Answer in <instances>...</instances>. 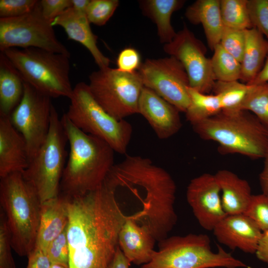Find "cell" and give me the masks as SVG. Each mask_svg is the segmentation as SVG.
Wrapping results in <instances>:
<instances>
[{"mask_svg":"<svg viewBox=\"0 0 268 268\" xmlns=\"http://www.w3.org/2000/svg\"><path fill=\"white\" fill-rule=\"evenodd\" d=\"M103 183L126 218L147 228L156 241L167 237L177 221L176 186L171 175L148 158L127 155L114 164Z\"/></svg>","mask_w":268,"mask_h":268,"instance_id":"obj_1","label":"cell"},{"mask_svg":"<svg viewBox=\"0 0 268 268\" xmlns=\"http://www.w3.org/2000/svg\"><path fill=\"white\" fill-rule=\"evenodd\" d=\"M66 197L69 268H107L126 220L119 204L103 182L83 195Z\"/></svg>","mask_w":268,"mask_h":268,"instance_id":"obj_2","label":"cell"},{"mask_svg":"<svg viewBox=\"0 0 268 268\" xmlns=\"http://www.w3.org/2000/svg\"><path fill=\"white\" fill-rule=\"evenodd\" d=\"M69 152L60 184V194L83 195L98 188L114 165V150L102 139L76 128L64 114L61 118Z\"/></svg>","mask_w":268,"mask_h":268,"instance_id":"obj_3","label":"cell"},{"mask_svg":"<svg viewBox=\"0 0 268 268\" xmlns=\"http://www.w3.org/2000/svg\"><path fill=\"white\" fill-rule=\"evenodd\" d=\"M0 204L12 249L19 256L28 257L35 247L42 203L22 173L0 178Z\"/></svg>","mask_w":268,"mask_h":268,"instance_id":"obj_4","label":"cell"},{"mask_svg":"<svg viewBox=\"0 0 268 268\" xmlns=\"http://www.w3.org/2000/svg\"><path fill=\"white\" fill-rule=\"evenodd\" d=\"M193 128L202 139L218 143L223 152L252 159L264 158L268 154V129L246 111L232 114L221 112Z\"/></svg>","mask_w":268,"mask_h":268,"instance_id":"obj_5","label":"cell"},{"mask_svg":"<svg viewBox=\"0 0 268 268\" xmlns=\"http://www.w3.org/2000/svg\"><path fill=\"white\" fill-rule=\"evenodd\" d=\"M209 236L190 233L158 242L159 250L140 268H250L217 245L213 252Z\"/></svg>","mask_w":268,"mask_h":268,"instance_id":"obj_6","label":"cell"},{"mask_svg":"<svg viewBox=\"0 0 268 268\" xmlns=\"http://www.w3.org/2000/svg\"><path fill=\"white\" fill-rule=\"evenodd\" d=\"M2 52L24 82L39 92L51 98L71 97L70 56L35 48H9Z\"/></svg>","mask_w":268,"mask_h":268,"instance_id":"obj_7","label":"cell"},{"mask_svg":"<svg viewBox=\"0 0 268 268\" xmlns=\"http://www.w3.org/2000/svg\"><path fill=\"white\" fill-rule=\"evenodd\" d=\"M70 104L65 114L83 132L108 143L115 152L126 153L133 128L125 120H118L106 112L95 100L88 84L80 82L73 87Z\"/></svg>","mask_w":268,"mask_h":268,"instance_id":"obj_8","label":"cell"},{"mask_svg":"<svg viewBox=\"0 0 268 268\" xmlns=\"http://www.w3.org/2000/svg\"><path fill=\"white\" fill-rule=\"evenodd\" d=\"M67 141L61 119L53 105L47 136L22 172L41 203L57 197L66 166Z\"/></svg>","mask_w":268,"mask_h":268,"instance_id":"obj_9","label":"cell"},{"mask_svg":"<svg viewBox=\"0 0 268 268\" xmlns=\"http://www.w3.org/2000/svg\"><path fill=\"white\" fill-rule=\"evenodd\" d=\"M88 86L103 109L118 120L138 114L139 97L144 87L138 72L127 73L108 67L92 72Z\"/></svg>","mask_w":268,"mask_h":268,"instance_id":"obj_10","label":"cell"},{"mask_svg":"<svg viewBox=\"0 0 268 268\" xmlns=\"http://www.w3.org/2000/svg\"><path fill=\"white\" fill-rule=\"evenodd\" d=\"M35 48L70 56L57 38L52 21L42 14L40 1L30 12L17 17L0 18V51Z\"/></svg>","mask_w":268,"mask_h":268,"instance_id":"obj_11","label":"cell"},{"mask_svg":"<svg viewBox=\"0 0 268 268\" xmlns=\"http://www.w3.org/2000/svg\"><path fill=\"white\" fill-rule=\"evenodd\" d=\"M137 71L144 87L153 90L180 112H186L190 104L189 80L179 61L172 56L147 59Z\"/></svg>","mask_w":268,"mask_h":268,"instance_id":"obj_12","label":"cell"},{"mask_svg":"<svg viewBox=\"0 0 268 268\" xmlns=\"http://www.w3.org/2000/svg\"><path fill=\"white\" fill-rule=\"evenodd\" d=\"M51 99L24 82L23 97L10 116L12 124L25 140L29 161L48 134L53 105Z\"/></svg>","mask_w":268,"mask_h":268,"instance_id":"obj_13","label":"cell"},{"mask_svg":"<svg viewBox=\"0 0 268 268\" xmlns=\"http://www.w3.org/2000/svg\"><path fill=\"white\" fill-rule=\"evenodd\" d=\"M163 50L182 64L189 87L204 93L212 90L215 80L210 58L206 56V48L186 25L171 42L164 45Z\"/></svg>","mask_w":268,"mask_h":268,"instance_id":"obj_14","label":"cell"},{"mask_svg":"<svg viewBox=\"0 0 268 268\" xmlns=\"http://www.w3.org/2000/svg\"><path fill=\"white\" fill-rule=\"evenodd\" d=\"M221 190L215 175L203 173L192 179L186 192L188 203L200 225L212 231L227 214L224 211Z\"/></svg>","mask_w":268,"mask_h":268,"instance_id":"obj_15","label":"cell"},{"mask_svg":"<svg viewBox=\"0 0 268 268\" xmlns=\"http://www.w3.org/2000/svg\"><path fill=\"white\" fill-rule=\"evenodd\" d=\"M179 111L153 90L144 87L141 92L138 114L148 122L158 138H168L182 126Z\"/></svg>","mask_w":268,"mask_h":268,"instance_id":"obj_16","label":"cell"},{"mask_svg":"<svg viewBox=\"0 0 268 268\" xmlns=\"http://www.w3.org/2000/svg\"><path fill=\"white\" fill-rule=\"evenodd\" d=\"M212 231L220 243L232 250L238 249L251 254H255L263 233L245 214L227 215Z\"/></svg>","mask_w":268,"mask_h":268,"instance_id":"obj_17","label":"cell"},{"mask_svg":"<svg viewBox=\"0 0 268 268\" xmlns=\"http://www.w3.org/2000/svg\"><path fill=\"white\" fill-rule=\"evenodd\" d=\"M29 162L25 140L10 117L0 115V178L22 173Z\"/></svg>","mask_w":268,"mask_h":268,"instance_id":"obj_18","label":"cell"},{"mask_svg":"<svg viewBox=\"0 0 268 268\" xmlns=\"http://www.w3.org/2000/svg\"><path fill=\"white\" fill-rule=\"evenodd\" d=\"M90 24L86 14L79 12L71 7L52 22L53 26L62 27L68 39L78 42L85 47L100 69L109 67L111 61L98 47V37L93 33Z\"/></svg>","mask_w":268,"mask_h":268,"instance_id":"obj_19","label":"cell"},{"mask_svg":"<svg viewBox=\"0 0 268 268\" xmlns=\"http://www.w3.org/2000/svg\"><path fill=\"white\" fill-rule=\"evenodd\" d=\"M156 241L147 228L129 218H126L118 237V245L124 255L131 263L137 265L151 261L155 251Z\"/></svg>","mask_w":268,"mask_h":268,"instance_id":"obj_20","label":"cell"},{"mask_svg":"<svg viewBox=\"0 0 268 268\" xmlns=\"http://www.w3.org/2000/svg\"><path fill=\"white\" fill-rule=\"evenodd\" d=\"M67 197L61 194L42 203L35 247L46 252L50 243L67 227Z\"/></svg>","mask_w":268,"mask_h":268,"instance_id":"obj_21","label":"cell"},{"mask_svg":"<svg viewBox=\"0 0 268 268\" xmlns=\"http://www.w3.org/2000/svg\"><path fill=\"white\" fill-rule=\"evenodd\" d=\"M214 175L220 186L222 205L226 213L244 214L253 196L248 181L226 169L218 170Z\"/></svg>","mask_w":268,"mask_h":268,"instance_id":"obj_22","label":"cell"},{"mask_svg":"<svg viewBox=\"0 0 268 268\" xmlns=\"http://www.w3.org/2000/svg\"><path fill=\"white\" fill-rule=\"evenodd\" d=\"M185 16L192 24L202 25L208 46L213 51L220 43L224 27L220 0H198L188 7Z\"/></svg>","mask_w":268,"mask_h":268,"instance_id":"obj_23","label":"cell"},{"mask_svg":"<svg viewBox=\"0 0 268 268\" xmlns=\"http://www.w3.org/2000/svg\"><path fill=\"white\" fill-rule=\"evenodd\" d=\"M24 81L3 53H0V115L10 117L20 102Z\"/></svg>","mask_w":268,"mask_h":268,"instance_id":"obj_24","label":"cell"},{"mask_svg":"<svg viewBox=\"0 0 268 268\" xmlns=\"http://www.w3.org/2000/svg\"><path fill=\"white\" fill-rule=\"evenodd\" d=\"M185 3L183 0H142L139 1L142 13L156 24L160 41L171 42L176 35L171 23V15Z\"/></svg>","mask_w":268,"mask_h":268,"instance_id":"obj_25","label":"cell"},{"mask_svg":"<svg viewBox=\"0 0 268 268\" xmlns=\"http://www.w3.org/2000/svg\"><path fill=\"white\" fill-rule=\"evenodd\" d=\"M268 41L255 28L246 30V44L240 80L251 82L261 70L268 53Z\"/></svg>","mask_w":268,"mask_h":268,"instance_id":"obj_26","label":"cell"},{"mask_svg":"<svg viewBox=\"0 0 268 268\" xmlns=\"http://www.w3.org/2000/svg\"><path fill=\"white\" fill-rule=\"evenodd\" d=\"M188 91L190 104L185 113L187 120L192 126L222 111L217 95L202 93L189 86Z\"/></svg>","mask_w":268,"mask_h":268,"instance_id":"obj_27","label":"cell"},{"mask_svg":"<svg viewBox=\"0 0 268 268\" xmlns=\"http://www.w3.org/2000/svg\"><path fill=\"white\" fill-rule=\"evenodd\" d=\"M252 88V85L238 80L215 81L212 91L219 99L221 112L232 114L243 111V106Z\"/></svg>","mask_w":268,"mask_h":268,"instance_id":"obj_28","label":"cell"},{"mask_svg":"<svg viewBox=\"0 0 268 268\" xmlns=\"http://www.w3.org/2000/svg\"><path fill=\"white\" fill-rule=\"evenodd\" d=\"M211 60L215 81L239 80L241 73V63L218 44L213 50Z\"/></svg>","mask_w":268,"mask_h":268,"instance_id":"obj_29","label":"cell"},{"mask_svg":"<svg viewBox=\"0 0 268 268\" xmlns=\"http://www.w3.org/2000/svg\"><path fill=\"white\" fill-rule=\"evenodd\" d=\"M220 10L224 26L243 30L253 28L248 0H220Z\"/></svg>","mask_w":268,"mask_h":268,"instance_id":"obj_30","label":"cell"},{"mask_svg":"<svg viewBox=\"0 0 268 268\" xmlns=\"http://www.w3.org/2000/svg\"><path fill=\"white\" fill-rule=\"evenodd\" d=\"M242 110L251 111L268 129V82L252 85Z\"/></svg>","mask_w":268,"mask_h":268,"instance_id":"obj_31","label":"cell"},{"mask_svg":"<svg viewBox=\"0 0 268 268\" xmlns=\"http://www.w3.org/2000/svg\"><path fill=\"white\" fill-rule=\"evenodd\" d=\"M119 5L118 0H90L86 10L90 22L101 26L105 25Z\"/></svg>","mask_w":268,"mask_h":268,"instance_id":"obj_32","label":"cell"},{"mask_svg":"<svg viewBox=\"0 0 268 268\" xmlns=\"http://www.w3.org/2000/svg\"><path fill=\"white\" fill-rule=\"evenodd\" d=\"M246 30L224 26L219 43L226 52L240 63L245 47Z\"/></svg>","mask_w":268,"mask_h":268,"instance_id":"obj_33","label":"cell"},{"mask_svg":"<svg viewBox=\"0 0 268 268\" xmlns=\"http://www.w3.org/2000/svg\"><path fill=\"white\" fill-rule=\"evenodd\" d=\"M46 253L52 264L69 268V248L67 237V227L49 245Z\"/></svg>","mask_w":268,"mask_h":268,"instance_id":"obj_34","label":"cell"},{"mask_svg":"<svg viewBox=\"0 0 268 268\" xmlns=\"http://www.w3.org/2000/svg\"><path fill=\"white\" fill-rule=\"evenodd\" d=\"M257 224L262 232L268 230V196L263 194L253 195L244 213Z\"/></svg>","mask_w":268,"mask_h":268,"instance_id":"obj_35","label":"cell"},{"mask_svg":"<svg viewBox=\"0 0 268 268\" xmlns=\"http://www.w3.org/2000/svg\"><path fill=\"white\" fill-rule=\"evenodd\" d=\"M248 8L253 27L268 41V0H248Z\"/></svg>","mask_w":268,"mask_h":268,"instance_id":"obj_36","label":"cell"},{"mask_svg":"<svg viewBox=\"0 0 268 268\" xmlns=\"http://www.w3.org/2000/svg\"><path fill=\"white\" fill-rule=\"evenodd\" d=\"M37 0H0V18H13L31 12L36 6Z\"/></svg>","mask_w":268,"mask_h":268,"instance_id":"obj_37","label":"cell"},{"mask_svg":"<svg viewBox=\"0 0 268 268\" xmlns=\"http://www.w3.org/2000/svg\"><path fill=\"white\" fill-rule=\"evenodd\" d=\"M10 236L5 216L0 210V268H16L11 253Z\"/></svg>","mask_w":268,"mask_h":268,"instance_id":"obj_38","label":"cell"},{"mask_svg":"<svg viewBox=\"0 0 268 268\" xmlns=\"http://www.w3.org/2000/svg\"><path fill=\"white\" fill-rule=\"evenodd\" d=\"M116 63L118 70L127 73L137 71L142 64L139 53L131 47L126 48L120 52Z\"/></svg>","mask_w":268,"mask_h":268,"instance_id":"obj_39","label":"cell"},{"mask_svg":"<svg viewBox=\"0 0 268 268\" xmlns=\"http://www.w3.org/2000/svg\"><path fill=\"white\" fill-rule=\"evenodd\" d=\"M39 1L42 14L52 22L71 6V0H41Z\"/></svg>","mask_w":268,"mask_h":268,"instance_id":"obj_40","label":"cell"},{"mask_svg":"<svg viewBox=\"0 0 268 268\" xmlns=\"http://www.w3.org/2000/svg\"><path fill=\"white\" fill-rule=\"evenodd\" d=\"M26 268H49L51 263L46 252L35 247L29 254Z\"/></svg>","mask_w":268,"mask_h":268,"instance_id":"obj_41","label":"cell"},{"mask_svg":"<svg viewBox=\"0 0 268 268\" xmlns=\"http://www.w3.org/2000/svg\"><path fill=\"white\" fill-rule=\"evenodd\" d=\"M255 255L258 259L268 265V230L263 232Z\"/></svg>","mask_w":268,"mask_h":268,"instance_id":"obj_42","label":"cell"},{"mask_svg":"<svg viewBox=\"0 0 268 268\" xmlns=\"http://www.w3.org/2000/svg\"><path fill=\"white\" fill-rule=\"evenodd\" d=\"M131 263L118 245L114 257L107 268H129Z\"/></svg>","mask_w":268,"mask_h":268,"instance_id":"obj_43","label":"cell"},{"mask_svg":"<svg viewBox=\"0 0 268 268\" xmlns=\"http://www.w3.org/2000/svg\"><path fill=\"white\" fill-rule=\"evenodd\" d=\"M264 159V167L259 175V181L262 194L268 196V154Z\"/></svg>","mask_w":268,"mask_h":268,"instance_id":"obj_44","label":"cell"},{"mask_svg":"<svg viewBox=\"0 0 268 268\" xmlns=\"http://www.w3.org/2000/svg\"><path fill=\"white\" fill-rule=\"evenodd\" d=\"M268 82V48L265 64L256 78L248 84L259 85Z\"/></svg>","mask_w":268,"mask_h":268,"instance_id":"obj_45","label":"cell"},{"mask_svg":"<svg viewBox=\"0 0 268 268\" xmlns=\"http://www.w3.org/2000/svg\"><path fill=\"white\" fill-rule=\"evenodd\" d=\"M90 0H71V7L79 12L86 14Z\"/></svg>","mask_w":268,"mask_h":268,"instance_id":"obj_46","label":"cell"},{"mask_svg":"<svg viewBox=\"0 0 268 268\" xmlns=\"http://www.w3.org/2000/svg\"><path fill=\"white\" fill-rule=\"evenodd\" d=\"M49 268H67L59 264L51 263V265Z\"/></svg>","mask_w":268,"mask_h":268,"instance_id":"obj_47","label":"cell"},{"mask_svg":"<svg viewBox=\"0 0 268 268\" xmlns=\"http://www.w3.org/2000/svg\"></svg>","mask_w":268,"mask_h":268,"instance_id":"obj_48","label":"cell"}]
</instances>
